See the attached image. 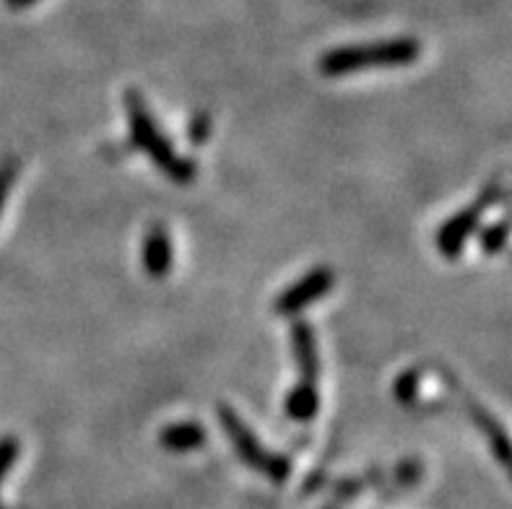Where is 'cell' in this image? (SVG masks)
<instances>
[{
  "instance_id": "obj_14",
  "label": "cell",
  "mask_w": 512,
  "mask_h": 509,
  "mask_svg": "<svg viewBox=\"0 0 512 509\" xmlns=\"http://www.w3.org/2000/svg\"><path fill=\"white\" fill-rule=\"evenodd\" d=\"M505 226H494L492 232L484 237V245H487V250H497L500 247V242H505Z\"/></svg>"
},
{
  "instance_id": "obj_12",
  "label": "cell",
  "mask_w": 512,
  "mask_h": 509,
  "mask_svg": "<svg viewBox=\"0 0 512 509\" xmlns=\"http://www.w3.org/2000/svg\"><path fill=\"white\" fill-rule=\"evenodd\" d=\"M16 458H19V442L13 437L0 439V484H3V478L11 473Z\"/></svg>"
},
{
  "instance_id": "obj_8",
  "label": "cell",
  "mask_w": 512,
  "mask_h": 509,
  "mask_svg": "<svg viewBox=\"0 0 512 509\" xmlns=\"http://www.w3.org/2000/svg\"><path fill=\"white\" fill-rule=\"evenodd\" d=\"M159 445L169 452H193L206 445V432L201 424L195 421H180V424H169L159 432Z\"/></svg>"
},
{
  "instance_id": "obj_16",
  "label": "cell",
  "mask_w": 512,
  "mask_h": 509,
  "mask_svg": "<svg viewBox=\"0 0 512 509\" xmlns=\"http://www.w3.org/2000/svg\"><path fill=\"white\" fill-rule=\"evenodd\" d=\"M34 0H8V6L11 8H26V6H32Z\"/></svg>"
},
{
  "instance_id": "obj_5",
  "label": "cell",
  "mask_w": 512,
  "mask_h": 509,
  "mask_svg": "<svg viewBox=\"0 0 512 509\" xmlns=\"http://www.w3.org/2000/svg\"><path fill=\"white\" fill-rule=\"evenodd\" d=\"M492 190H489L484 198H479L474 206H468L466 211L455 213L453 219L448 224L442 226L440 232H437V247L442 250V255H448V258H455L458 252L463 250V245L468 242V237L474 234L476 224H479V213L492 203Z\"/></svg>"
},
{
  "instance_id": "obj_1",
  "label": "cell",
  "mask_w": 512,
  "mask_h": 509,
  "mask_svg": "<svg viewBox=\"0 0 512 509\" xmlns=\"http://www.w3.org/2000/svg\"><path fill=\"white\" fill-rule=\"evenodd\" d=\"M125 117H128L133 143L149 156L164 177H169L177 185H188L195 180V164L177 154V149L172 146V141H167L141 94L133 89L125 91Z\"/></svg>"
},
{
  "instance_id": "obj_11",
  "label": "cell",
  "mask_w": 512,
  "mask_h": 509,
  "mask_svg": "<svg viewBox=\"0 0 512 509\" xmlns=\"http://www.w3.org/2000/svg\"><path fill=\"white\" fill-rule=\"evenodd\" d=\"M16 172H19V164L16 159H6V162H0V213L6 208L8 195L13 190V182H16Z\"/></svg>"
},
{
  "instance_id": "obj_9",
  "label": "cell",
  "mask_w": 512,
  "mask_h": 509,
  "mask_svg": "<svg viewBox=\"0 0 512 509\" xmlns=\"http://www.w3.org/2000/svg\"><path fill=\"white\" fill-rule=\"evenodd\" d=\"M284 411L292 421H312L320 411V393L318 385L310 382H299L297 387L289 390L284 400Z\"/></svg>"
},
{
  "instance_id": "obj_2",
  "label": "cell",
  "mask_w": 512,
  "mask_h": 509,
  "mask_svg": "<svg viewBox=\"0 0 512 509\" xmlns=\"http://www.w3.org/2000/svg\"><path fill=\"white\" fill-rule=\"evenodd\" d=\"M422 55V45L416 39L398 37L367 45H349L325 52L320 58V73L328 78L351 76V73L370 71V68H396L409 65Z\"/></svg>"
},
{
  "instance_id": "obj_7",
  "label": "cell",
  "mask_w": 512,
  "mask_h": 509,
  "mask_svg": "<svg viewBox=\"0 0 512 509\" xmlns=\"http://www.w3.org/2000/svg\"><path fill=\"white\" fill-rule=\"evenodd\" d=\"M292 348L297 356V367L302 374V382L318 385L320 374V356H318V338L307 323H294L292 328Z\"/></svg>"
},
{
  "instance_id": "obj_3",
  "label": "cell",
  "mask_w": 512,
  "mask_h": 509,
  "mask_svg": "<svg viewBox=\"0 0 512 509\" xmlns=\"http://www.w3.org/2000/svg\"><path fill=\"white\" fill-rule=\"evenodd\" d=\"M219 421L221 429H224V434H227L229 442H232V447L237 450V455H240L247 468L263 473L271 481H286L289 478V473H292L289 460L279 455V452H271L260 445L258 434L242 421V416L234 408L219 406Z\"/></svg>"
},
{
  "instance_id": "obj_4",
  "label": "cell",
  "mask_w": 512,
  "mask_h": 509,
  "mask_svg": "<svg viewBox=\"0 0 512 509\" xmlns=\"http://www.w3.org/2000/svg\"><path fill=\"white\" fill-rule=\"evenodd\" d=\"M333 284H336V276H333L331 268H325V265L312 268V271H307L299 281H294L292 286H286V289L281 291L276 304H273V310L286 317L297 315V312L307 310L310 304L320 302V299L333 289Z\"/></svg>"
},
{
  "instance_id": "obj_10",
  "label": "cell",
  "mask_w": 512,
  "mask_h": 509,
  "mask_svg": "<svg viewBox=\"0 0 512 509\" xmlns=\"http://www.w3.org/2000/svg\"><path fill=\"white\" fill-rule=\"evenodd\" d=\"M471 413H474L476 426H479L481 432L487 434L489 445H492V452L497 455V460L505 465L507 471H510V478H512V442H510V437H507V432L502 429L500 424H497V421L492 419V416H489L487 411H484V408L471 406Z\"/></svg>"
},
{
  "instance_id": "obj_15",
  "label": "cell",
  "mask_w": 512,
  "mask_h": 509,
  "mask_svg": "<svg viewBox=\"0 0 512 509\" xmlns=\"http://www.w3.org/2000/svg\"><path fill=\"white\" fill-rule=\"evenodd\" d=\"M190 136L195 138V141H203V138H206V120H198V123L193 125V130H190Z\"/></svg>"
},
{
  "instance_id": "obj_6",
  "label": "cell",
  "mask_w": 512,
  "mask_h": 509,
  "mask_svg": "<svg viewBox=\"0 0 512 509\" xmlns=\"http://www.w3.org/2000/svg\"><path fill=\"white\" fill-rule=\"evenodd\" d=\"M141 265L151 278H164L175 265L172 237L162 224H151L141 242Z\"/></svg>"
},
{
  "instance_id": "obj_13",
  "label": "cell",
  "mask_w": 512,
  "mask_h": 509,
  "mask_svg": "<svg viewBox=\"0 0 512 509\" xmlns=\"http://www.w3.org/2000/svg\"><path fill=\"white\" fill-rule=\"evenodd\" d=\"M416 382L419 380H414V372H406L398 377L393 390H396V398L401 400V403H411V400L416 398Z\"/></svg>"
}]
</instances>
